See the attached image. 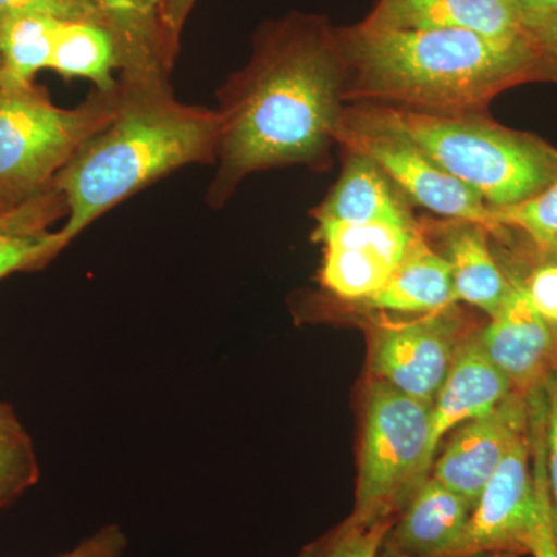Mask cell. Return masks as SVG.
<instances>
[{"mask_svg": "<svg viewBox=\"0 0 557 557\" xmlns=\"http://www.w3.org/2000/svg\"><path fill=\"white\" fill-rule=\"evenodd\" d=\"M58 24L60 21L46 16L0 21L3 89L33 86L40 70L50 69Z\"/></svg>", "mask_w": 557, "mask_h": 557, "instance_id": "7402d4cb", "label": "cell"}, {"mask_svg": "<svg viewBox=\"0 0 557 557\" xmlns=\"http://www.w3.org/2000/svg\"><path fill=\"white\" fill-rule=\"evenodd\" d=\"M119 102L120 84L115 90H91L73 109L54 104L36 83L0 90V207L53 185L81 146L108 126Z\"/></svg>", "mask_w": 557, "mask_h": 557, "instance_id": "5b68a950", "label": "cell"}, {"mask_svg": "<svg viewBox=\"0 0 557 557\" xmlns=\"http://www.w3.org/2000/svg\"><path fill=\"white\" fill-rule=\"evenodd\" d=\"M314 215L318 225L413 226L386 174L368 157L354 152L332 194Z\"/></svg>", "mask_w": 557, "mask_h": 557, "instance_id": "ac0fdd59", "label": "cell"}, {"mask_svg": "<svg viewBox=\"0 0 557 557\" xmlns=\"http://www.w3.org/2000/svg\"><path fill=\"white\" fill-rule=\"evenodd\" d=\"M346 72L364 97L398 109L458 115L505 87L547 73L530 36L395 30L362 24L339 33Z\"/></svg>", "mask_w": 557, "mask_h": 557, "instance_id": "3957f363", "label": "cell"}, {"mask_svg": "<svg viewBox=\"0 0 557 557\" xmlns=\"http://www.w3.org/2000/svg\"><path fill=\"white\" fill-rule=\"evenodd\" d=\"M555 336H556V364H557V329H555Z\"/></svg>", "mask_w": 557, "mask_h": 557, "instance_id": "d590c367", "label": "cell"}, {"mask_svg": "<svg viewBox=\"0 0 557 557\" xmlns=\"http://www.w3.org/2000/svg\"><path fill=\"white\" fill-rule=\"evenodd\" d=\"M344 79L339 33L324 21L293 14L262 32L251 62L220 90L208 203L223 207L252 172L321 159L338 137Z\"/></svg>", "mask_w": 557, "mask_h": 557, "instance_id": "6da1fadb", "label": "cell"}, {"mask_svg": "<svg viewBox=\"0 0 557 557\" xmlns=\"http://www.w3.org/2000/svg\"><path fill=\"white\" fill-rule=\"evenodd\" d=\"M60 219H67V205L54 185L20 203L0 207V281L44 269L69 247L60 230H51Z\"/></svg>", "mask_w": 557, "mask_h": 557, "instance_id": "e0dca14e", "label": "cell"}, {"mask_svg": "<svg viewBox=\"0 0 557 557\" xmlns=\"http://www.w3.org/2000/svg\"><path fill=\"white\" fill-rule=\"evenodd\" d=\"M530 457L528 429L486 483L453 557H516L531 553L539 523V498Z\"/></svg>", "mask_w": 557, "mask_h": 557, "instance_id": "ba28073f", "label": "cell"}, {"mask_svg": "<svg viewBox=\"0 0 557 557\" xmlns=\"http://www.w3.org/2000/svg\"><path fill=\"white\" fill-rule=\"evenodd\" d=\"M531 457H533V480L539 498V523L531 555L534 557H557V530L549 498L547 475V412L534 408L530 412Z\"/></svg>", "mask_w": 557, "mask_h": 557, "instance_id": "cb8c5ba5", "label": "cell"}, {"mask_svg": "<svg viewBox=\"0 0 557 557\" xmlns=\"http://www.w3.org/2000/svg\"><path fill=\"white\" fill-rule=\"evenodd\" d=\"M528 36L547 73H557V11L527 27Z\"/></svg>", "mask_w": 557, "mask_h": 557, "instance_id": "4dcf8cb0", "label": "cell"}, {"mask_svg": "<svg viewBox=\"0 0 557 557\" xmlns=\"http://www.w3.org/2000/svg\"><path fill=\"white\" fill-rule=\"evenodd\" d=\"M491 215L497 230H522L539 247L548 249L557 240V175L537 196L512 207L491 209Z\"/></svg>", "mask_w": 557, "mask_h": 557, "instance_id": "d4e9b609", "label": "cell"}, {"mask_svg": "<svg viewBox=\"0 0 557 557\" xmlns=\"http://www.w3.org/2000/svg\"><path fill=\"white\" fill-rule=\"evenodd\" d=\"M3 89V69H2V60H0V90Z\"/></svg>", "mask_w": 557, "mask_h": 557, "instance_id": "836d02e7", "label": "cell"}, {"mask_svg": "<svg viewBox=\"0 0 557 557\" xmlns=\"http://www.w3.org/2000/svg\"><path fill=\"white\" fill-rule=\"evenodd\" d=\"M364 22L395 30H465L502 39L527 36L518 0H379Z\"/></svg>", "mask_w": 557, "mask_h": 557, "instance_id": "9a60e30c", "label": "cell"}, {"mask_svg": "<svg viewBox=\"0 0 557 557\" xmlns=\"http://www.w3.org/2000/svg\"><path fill=\"white\" fill-rule=\"evenodd\" d=\"M445 258L453 271L456 298L493 318L504 306L512 285L491 255L483 228L468 223V226L450 231Z\"/></svg>", "mask_w": 557, "mask_h": 557, "instance_id": "ffe728a7", "label": "cell"}, {"mask_svg": "<svg viewBox=\"0 0 557 557\" xmlns=\"http://www.w3.org/2000/svg\"><path fill=\"white\" fill-rule=\"evenodd\" d=\"M196 0H163L164 20L175 44L180 42L183 27Z\"/></svg>", "mask_w": 557, "mask_h": 557, "instance_id": "1f68e13d", "label": "cell"}, {"mask_svg": "<svg viewBox=\"0 0 557 557\" xmlns=\"http://www.w3.org/2000/svg\"><path fill=\"white\" fill-rule=\"evenodd\" d=\"M523 27H530L534 22L557 11V0H518Z\"/></svg>", "mask_w": 557, "mask_h": 557, "instance_id": "d6a6232c", "label": "cell"}, {"mask_svg": "<svg viewBox=\"0 0 557 557\" xmlns=\"http://www.w3.org/2000/svg\"><path fill=\"white\" fill-rule=\"evenodd\" d=\"M528 429L527 395L515 391L493 412L468 421L450 438L437 463L432 465L431 478L467 498L474 508L498 465Z\"/></svg>", "mask_w": 557, "mask_h": 557, "instance_id": "8fae6325", "label": "cell"}, {"mask_svg": "<svg viewBox=\"0 0 557 557\" xmlns=\"http://www.w3.org/2000/svg\"><path fill=\"white\" fill-rule=\"evenodd\" d=\"M460 350L448 319L383 327L373 336V379L409 397L434 403Z\"/></svg>", "mask_w": 557, "mask_h": 557, "instance_id": "30bf717a", "label": "cell"}, {"mask_svg": "<svg viewBox=\"0 0 557 557\" xmlns=\"http://www.w3.org/2000/svg\"><path fill=\"white\" fill-rule=\"evenodd\" d=\"M39 474L30 434L9 403L0 401V509L35 486Z\"/></svg>", "mask_w": 557, "mask_h": 557, "instance_id": "603a6c76", "label": "cell"}, {"mask_svg": "<svg viewBox=\"0 0 557 557\" xmlns=\"http://www.w3.org/2000/svg\"><path fill=\"white\" fill-rule=\"evenodd\" d=\"M454 300L457 298L448 260L432 251L418 234L386 284L362 302L379 310L434 313Z\"/></svg>", "mask_w": 557, "mask_h": 557, "instance_id": "d6986e66", "label": "cell"}, {"mask_svg": "<svg viewBox=\"0 0 557 557\" xmlns=\"http://www.w3.org/2000/svg\"><path fill=\"white\" fill-rule=\"evenodd\" d=\"M547 403V475L549 498L557 530V370H552L544 381Z\"/></svg>", "mask_w": 557, "mask_h": 557, "instance_id": "f1b7e54d", "label": "cell"}, {"mask_svg": "<svg viewBox=\"0 0 557 557\" xmlns=\"http://www.w3.org/2000/svg\"><path fill=\"white\" fill-rule=\"evenodd\" d=\"M449 175L487 208L522 203L552 185L557 152L544 143L463 115L383 109Z\"/></svg>", "mask_w": 557, "mask_h": 557, "instance_id": "277c9868", "label": "cell"}, {"mask_svg": "<svg viewBox=\"0 0 557 557\" xmlns=\"http://www.w3.org/2000/svg\"><path fill=\"white\" fill-rule=\"evenodd\" d=\"M50 69L65 79H87L94 89L119 87V53L112 35L97 22H60Z\"/></svg>", "mask_w": 557, "mask_h": 557, "instance_id": "44dd1931", "label": "cell"}, {"mask_svg": "<svg viewBox=\"0 0 557 557\" xmlns=\"http://www.w3.org/2000/svg\"><path fill=\"white\" fill-rule=\"evenodd\" d=\"M218 110L185 104L171 83L120 79V102L108 126L87 139L54 178L67 205L65 244L121 201L190 164L215 163Z\"/></svg>", "mask_w": 557, "mask_h": 557, "instance_id": "7a4b0ae2", "label": "cell"}, {"mask_svg": "<svg viewBox=\"0 0 557 557\" xmlns=\"http://www.w3.org/2000/svg\"><path fill=\"white\" fill-rule=\"evenodd\" d=\"M416 226L318 225L325 245L322 284L338 298L366 300L384 284L417 239Z\"/></svg>", "mask_w": 557, "mask_h": 557, "instance_id": "9c48e42d", "label": "cell"}, {"mask_svg": "<svg viewBox=\"0 0 557 557\" xmlns=\"http://www.w3.org/2000/svg\"><path fill=\"white\" fill-rule=\"evenodd\" d=\"M472 509L467 498L429 475L388 528L380 557H453Z\"/></svg>", "mask_w": 557, "mask_h": 557, "instance_id": "5bb4252c", "label": "cell"}, {"mask_svg": "<svg viewBox=\"0 0 557 557\" xmlns=\"http://www.w3.org/2000/svg\"><path fill=\"white\" fill-rule=\"evenodd\" d=\"M431 409V403L373 379L351 519L364 523L392 520L423 485Z\"/></svg>", "mask_w": 557, "mask_h": 557, "instance_id": "8992f818", "label": "cell"}, {"mask_svg": "<svg viewBox=\"0 0 557 557\" xmlns=\"http://www.w3.org/2000/svg\"><path fill=\"white\" fill-rule=\"evenodd\" d=\"M115 42L119 78L127 83H170L178 44L164 20L163 0H95Z\"/></svg>", "mask_w": 557, "mask_h": 557, "instance_id": "4fadbf2b", "label": "cell"}, {"mask_svg": "<svg viewBox=\"0 0 557 557\" xmlns=\"http://www.w3.org/2000/svg\"><path fill=\"white\" fill-rule=\"evenodd\" d=\"M548 249H552V251L555 252V255L557 256V240L555 242V244L549 245Z\"/></svg>", "mask_w": 557, "mask_h": 557, "instance_id": "e575fe53", "label": "cell"}, {"mask_svg": "<svg viewBox=\"0 0 557 557\" xmlns=\"http://www.w3.org/2000/svg\"><path fill=\"white\" fill-rule=\"evenodd\" d=\"M127 536L120 525H106L81 544L57 557H123Z\"/></svg>", "mask_w": 557, "mask_h": 557, "instance_id": "f546056e", "label": "cell"}, {"mask_svg": "<svg viewBox=\"0 0 557 557\" xmlns=\"http://www.w3.org/2000/svg\"><path fill=\"white\" fill-rule=\"evenodd\" d=\"M14 16H46L60 22H97L95 0H0V21Z\"/></svg>", "mask_w": 557, "mask_h": 557, "instance_id": "4316f807", "label": "cell"}, {"mask_svg": "<svg viewBox=\"0 0 557 557\" xmlns=\"http://www.w3.org/2000/svg\"><path fill=\"white\" fill-rule=\"evenodd\" d=\"M515 392L504 373L486 357L479 339L458 350L448 379L432 403L424 471L429 478L440 443L454 428L485 417Z\"/></svg>", "mask_w": 557, "mask_h": 557, "instance_id": "2e32d148", "label": "cell"}, {"mask_svg": "<svg viewBox=\"0 0 557 557\" xmlns=\"http://www.w3.org/2000/svg\"><path fill=\"white\" fill-rule=\"evenodd\" d=\"M522 287L534 310L557 329V262L537 267Z\"/></svg>", "mask_w": 557, "mask_h": 557, "instance_id": "83f0119b", "label": "cell"}, {"mask_svg": "<svg viewBox=\"0 0 557 557\" xmlns=\"http://www.w3.org/2000/svg\"><path fill=\"white\" fill-rule=\"evenodd\" d=\"M391 525L392 520L364 523L350 518L298 557H380L383 539Z\"/></svg>", "mask_w": 557, "mask_h": 557, "instance_id": "484cf974", "label": "cell"}, {"mask_svg": "<svg viewBox=\"0 0 557 557\" xmlns=\"http://www.w3.org/2000/svg\"><path fill=\"white\" fill-rule=\"evenodd\" d=\"M336 138L350 152L372 160L391 182L429 211L483 230H497L491 208L479 194L435 163L383 109L348 119L343 115Z\"/></svg>", "mask_w": 557, "mask_h": 557, "instance_id": "52a82bcc", "label": "cell"}, {"mask_svg": "<svg viewBox=\"0 0 557 557\" xmlns=\"http://www.w3.org/2000/svg\"><path fill=\"white\" fill-rule=\"evenodd\" d=\"M478 339L491 362L523 395L544 386L556 362L555 329L534 310L522 285H512Z\"/></svg>", "mask_w": 557, "mask_h": 557, "instance_id": "7c38bea8", "label": "cell"}]
</instances>
